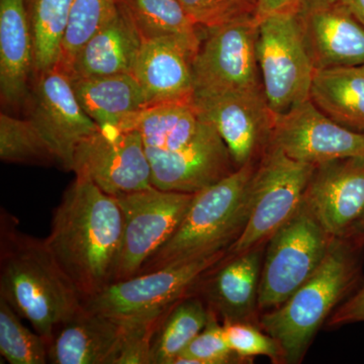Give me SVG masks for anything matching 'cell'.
I'll use <instances>...</instances> for the list:
<instances>
[{"mask_svg":"<svg viewBox=\"0 0 364 364\" xmlns=\"http://www.w3.org/2000/svg\"><path fill=\"white\" fill-rule=\"evenodd\" d=\"M229 250L188 262L170 265L131 279L112 282L83 303L88 312L119 321H136L168 312L191 296L203 275L224 259Z\"/></svg>","mask_w":364,"mask_h":364,"instance_id":"7","label":"cell"},{"mask_svg":"<svg viewBox=\"0 0 364 364\" xmlns=\"http://www.w3.org/2000/svg\"><path fill=\"white\" fill-rule=\"evenodd\" d=\"M193 102L221 136L237 168L262 156L277 117L264 91L200 95L193 97Z\"/></svg>","mask_w":364,"mask_h":364,"instance_id":"14","label":"cell"},{"mask_svg":"<svg viewBox=\"0 0 364 364\" xmlns=\"http://www.w3.org/2000/svg\"><path fill=\"white\" fill-rule=\"evenodd\" d=\"M245 359L239 358L228 345L223 331L222 323L210 317L208 325L196 337L173 364H227L241 363Z\"/></svg>","mask_w":364,"mask_h":364,"instance_id":"32","label":"cell"},{"mask_svg":"<svg viewBox=\"0 0 364 364\" xmlns=\"http://www.w3.org/2000/svg\"><path fill=\"white\" fill-rule=\"evenodd\" d=\"M223 325L225 339L239 358L251 360L254 356H267L282 363V350L272 336L259 326L248 322H228Z\"/></svg>","mask_w":364,"mask_h":364,"instance_id":"34","label":"cell"},{"mask_svg":"<svg viewBox=\"0 0 364 364\" xmlns=\"http://www.w3.org/2000/svg\"><path fill=\"white\" fill-rule=\"evenodd\" d=\"M270 144L296 161L315 166L343 158L364 157V133L333 121L311 100L275 117Z\"/></svg>","mask_w":364,"mask_h":364,"instance_id":"13","label":"cell"},{"mask_svg":"<svg viewBox=\"0 0 364 364\" xmlns=\"http://www.w3.org/2000/svg\"><path fill=\"white\" fill-rule=\"evenodd\" d=\"M70 79L79 104L100 128H117L124 117L147 107L133 74Z\"/></svg>","mask_w":364,"mask_h":364,"instance_id":"24","label":"cell"},{"mask_svg":"<svg viewBox=\"0 0 364 364\" xmlns=\"http://www.w3.org/2000/svg\"><path fill=\"white\" fill-rule=\"evenodd\" d=\"M20 315L0 296V354L11 364L49 363L48 345L21 322Z\"/></svg>","mask_w":364,"mask_h":364,"instance_id":"31","label":"cell"},{"mask_svg":"<svg viewBox=\"0 0 364 364\" xmlns=\"http://www.w3.org/2000/svg\"><path fill=\"white\" fill-rule=\"evenodd\" d=\"M32 28L33 71L36 74L57 65L68 23L72 0H23Z\"/></svg>","mask_w":364,"mask_h":364,"instance_id":"27","label":"cell"},{"mask_svg":"<svg viewBox=\"0 0 364 364\" xmlns=\"http://www.w3.org/2000/svg\"><path fill=\"white\" fill-rule=\"evenodd\" d=\"M35 52L23 0H0V95L6 105H20L28 95Z\"/></svg>","mask_w":364,"mask_h":364,"instance_id":"22","label":"cell"},{"mask_svg":"<svg viewBox=\"0 0 364 364\" xmlns=\"http://www.w3.org/2000/svg\"><path fill=\"white\" fill-rule=\"evenodd\" d=\"M310 100L333 121L364 133L363 66L316 70Z\"/></svg>","mask_w":364,"mask_h":364,"instance_id":"25","label":"cell"},{"mask_svg":"<svg viewBox=\"0 0 364 364\" xmlns=\"http://www.w3.org/2000/svg\"><path fill=\"white\" fill-rule=\"evenodd\" d=\"M71 171L117 198L152 186V170L140 134L117 127L100 128L79 144Z\"/></svg>","mask_w":364,"mask_h":364,"instance_id":"11","label":"cell"},{"mask_svg":"<svg viewBox=\"0 0 364 364\" xmlns=\"http://www.w3.org/2000/svg\"><path fill=\"white\" fill-rule=\"evenodd\" d=\"M301 0H257L256 21L264 20L277 14H296Z\"/></svg>","mask_w":364,"mask_h":364,"instance_id":"36","label":"cell"},{"mask_svg":"<svg viewBox=\"0 0 364 364\" xmlns=\"http://www.w3.org/2000/svg\"><path fill=\"white\" fill-rule=\"evenodd\" d=\"M358 322H364V284L334 311L326 326L339 328Z\"/></svg>","mask_w":364,"mask_h":364,"instance_id":"35","label":"cell"},{"mask_svg":"<svg viewBox=\"0 0 364 364\" xmlns=\"http://www.w3.org/2000/svg\"><path fill=\"white\" fill-rule=\"evenodd\" d=\"M296 16L315 70L364 65V26L340 0H301Z\"/></svg>","mask_w":364,"mask_h":364,"instance_id":"17","label":"cell"},{"mask_svg":"<svg viewBox=\"0 0 364 364\" xmlns=\"http://www.w3.org/2000/svg\"><path fill=\"white\" fill-rule=\"evenodd\" d=\"M193 62L195 97L263 91L256 42L258 21L246 18L205 28Z\"/></svg>","mask_w":364,"mask_h":364,"instance_id":"9","label":"cell"},{"mask_svg":"<svg viewBox=\"0 0 364 364\" xmlns=\"http://www.w3.org/2000/svg\"><path fill=\"white\" fill-rule=\"evenodd\" d=\"M146 153L152 186L162 191L196 193L237 169L226 144L207 119L193 140L181 149H146Z\"/></svg>","mask_w":364,"mask_h":364,"instance_id":"16","label":"cell"},{"mask_svg":"<svg viewBox=\"0 0 364 364\" xmlns=\"http://www.w3.org/2000/svg\"><path fill=\"white\" fill-rule=\"evenodd\" d=\"M200 40L178 35L143 40L132 74L143 88L147 107L193 102V62Z\"/></svg>","mask_w":364,"mask_h":364,"instance_id":"19","label":"cell"},{"mask_svg":"<svg viewBox=\"0 0 364 364\" xmlns=\"http://www.w3.org/2000/svg\"><path fill=\"white\" fill-rule=\"evenodd\" d=\"M315 167L296 161L269 144L249 186L247 223L229 252L242 253L267 243L301 207Z\"/></svg>","mask_w":364,"mask_h":364,"instance_id":"6","label":"cell"},{"mask_svg":"<svg viewBox=\"0 0 364 364\" xmlns=\"http://www.w3.org/2000/svg\"><path fill=\"white\" fill-rule=\"evenodd\" d=\"M304 203L334 239L364 238V157L315 167Z\"/></svg>","mask_w":364,"mask_h":364,"instance_id":"12","label":"cell"},{"mask_svg":"<svg viewBox=\"0 0 364 364\" xmlns=\"http://www.w3.org/2000/svg\"><path fill=\"white\" fill-rule=\"evenodd\" d=\"M134 21L143 40L164 36L200 37L198 26L186 13L181 0H119Z\"/></svg>","mask_w":364,"mask_h":364,"instance_id":"29","label":"cell"},{"mask_svg":"<svg viewBox=\"0 0 364 364\" xmlns=\"http://www.w3.org/2000/svg\"><path fill=\"white\" fill-rule=\"evenodd\" d=\"M193 196L195 193L162 191L152 186L117 198L124 232L114 282L138 274L144 263L176 232Z\"/></svg>","mask_w":364,"mask_h":364,"instance_id":"10","label":"cell"},{"mask_svg":"<svg viewBox=\"0 0 364 364\" xmlns=\"http://www.w3.org/2000/svg\"><path fill=\"white\" fill-rule=\"evenodd\" d=\"M0 296L28 321L48 345L83 311L75 287L44 239L21 231L18 220L0 210Z\"/></svg>","mask_w":364,"mask_h":364,"instance_id":"2","label":"cell"},{"mask_svg":"<svg viewBox=\"0 0 364 364\" xmlns=\"http://www.w3.org/2000/svg\"><path fill=\"white\" fill-rule=\"evenodd\" d=\"M363 68L364 69V65H363Z\"/></svg>","mask_w":364,"mask_h":364,"instance_id":"38","label":"cell"},{"mask_svg":"<svg viewBox=\"0 0 364 364\" xmlns=\"http://www.w3.org/2000/svg\"><path fill=\"white\" fill-rule=\"evenodd\" d=\"M131 322L116 320L85 308L62 326L50 342L53 364H117Z\"/></svg>","mask_w":364,"mask_h":364,"instance_id":"20","label":"cell"},{"mask_svg":"<svg viewBox=\"0 0 364 364\" xmlns=\"http://www.w3.org/2000/svg\"><path fill=\"white\" fill-rule=\"evenodd\" d=\"M334 241L303 202L267 241L258 293L260 314L291 298L317 272Z\"/></svg>","mask_w":364,"mask_h":364,"instance_id":"5","label":"cell"},{"mask_svg":"<svg viewBox=\"0 0 364 364\" xmlns=\"http://www.w3.org/2000/svg\"><path fill=\"white\" fill-rule=\"evenodd\" d=\"M119 9V0H72L70 14L57 65L68 70L76 53L111 20Z\"/></svg>","mask_w":364,"mask_h":364,"instance_id":"30","label":"cell"},{"mask_svg":"<svg viewBox=\"0 0 364 364\" xmlns=\"http://www.w3.org/2000/svg\"><path fill=\"white\" fill-rule=\"evenodd\" d=\"M261 82L275 116L310 100L315 68L296 14H277L258 23L256 42Z\"/></svg>","mask_w":364,"mask_h":364,"instance_id":"8","label":"cell"},{"mask_svg":"<svg viewBox=\"0 0 364 364\" xmlns=\"http://www.w3.org/2000/svg\"><path fill=\"white\" fill-rule=\"evenodd\" d=\"M0 159L14 164L60 165L58 156L33 119L0 114Z\"/></svg>","mask_w":364,"mask_h":364,"instance_id":"28","label":"cell"},{"mask_svg":"<svg viewBox=\"0 0 364 364\" xmlns=\"http://www.w3.org/2000/svg\"><path fill=\"white\" fill-rule=\"evenodd\" d=\"M363 245L364 238L335 239L317 272L282 305L260 314L258 326L279 344L282 363H301L320 328L358 286Z\"/></svg>","mask_w":364,"mask_h":364,"instance_id":"3","label":"cell"},{"mask_svg":"<svg viewBox=\"0 0 364 364\" xmlns=\"http://www.w3.org/2000/svg\"><path fill=\"white\" fill-rule=\"evenodd\" d=\"M212 316L205 301L195 294L177 301L163 318L153 337L152 364H173L205 329Z\"/></svg>","mask_w":364,"mask_h":364,"instance_id":"26","label":"cell"},{"mask_svg":"<svg viewBox=\"0 0 364 364\" xmlns=\"http://www.w3.org/2000/svg\"><path fill=\"white\" fill-rule=\"evenodd\" d=\"M364 26V0H340Z\"/></svg>","mask_w":364,"mask_h":364,"instance_id":"37","label":"cell"},{"mask_svg":"<svg viewBox=\"0 0 364 364\" xmlns=\"http://www.w3.org/2000/svg\"><path fill=\"white\" fill-rule=\"evenodd\" d=\"M143 38L119 4L111 20L93 33L72 60L69 77L132 74Z\"/></svg>","mask_w":364,"mask_h":364,"instance_id":"21","label":"cell"},{"mask_svg":"<svg viewBox=\"0 0 364 364\" xmlns=\"http://www.w3.org/2000/svg\"><path fill=\"white\" fill-rule=\"evenodd\" d=\"M205 121L193 102H166L129 114L117 128L138 132L146 149L168 152L191 143Z\"/></svg>","mask_w":364,"mask_h":364,"instance_id":"23","label":"cell"},{"mask_svg":"<svg viewBox=\"0 0 364 364\" xmlns=\"http://www.w3.org/2000/svg\"><path fill=\"white\" fill-rule=\"evenodd\" d=\"M123 232L117 198L75 177L53 212L44 240L83 303L114 282Z\"/></svg>","mask_w":364,"mask_h":364,"instance_id":"1","label":"cell"},{"mask_svg":"<svg viewBox=\"0 0 364 364\" xmlns=\"http://www.w3.org/2000/svg\"><path fill=\"white\" fill-rule=\"evenodd\" d=\"M198 28H210L232 21L256 18L257 0H181Z\"/></svg>","mask_w":364,"mask_h":364,"instance_id":"33","label":"cell"},{"mask_svg":"<svg viewBox=\"0 0 364 364\" xmlns=\"http://www.w3.org/2000/svg\"><path fill=\"white\" fill-rule=\"evenodd\" d=\"M256 164L238 167L222 181L195 193L176 232L136 275L229 250L247 223L249 186Z\"/></svg>","mask_w":364,"mask_h":364,"instance_id":"4","label":"cell"},{"mask_svg":"<svg viewBox=\"0 0 364 364\" xmlns=\"http://www.w3.org/2000/svg\"><path fill=\"white\" fill-rule=\"evenodd\" d=\"M265 247L267 243L242 253L229 252L196 284L191 294L200 296L222 324L258 325V293Z\"/></svg>","mask_w":364,"mask_h":364,"instance_id":"18","label":"cell"},{"mask_svg":"<svg viewBox=\"0 0 364 364\" xmlns=\"http://www.w3.org/2000/svg\"><path fill=\"white\" fill-rule=\"evenodd\" d=\"M30 119L51 144L60 166L68 171L79 144L100 130L79 104L68 74L58 65L37 74Z\"/></svg>","mask_w":364,"mask_h":364,"instance_id":"15","label":"cell"}]
</instances>
